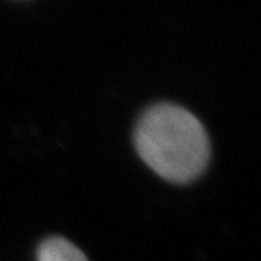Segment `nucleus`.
Listing matches in <instances>:
<instances>
[{
    "mask_svg": "<svg viewBox=\"0 0 261 261\" xmlns=\"http://www.w3.org/2000/svg\"><path fill=\"white\" fill-rule=\"evenodd\" d=\"M38 261H88L87 256L63 238H49L38 249Z\"/></svg>",
    "mask_w": 261,
    "mask_h": 261,
    "instance_id": "obj_2",
    "label": "nucleus"
},
{
    "mask_svg": "<svg viewBox=\"0 0 261 261\" xmlns=\"http://www.w3.org/2000/svg\"><path fill=\"white\" fill-rule=\"evenodd\" d=\"M140 158L172 182H189L203 173L210 161V139L189 110L175 104L148 109L136 127Z\"/></svg>",
    "mask_w": 261,
    "mask_h": 261,
    "instance_id": "obj_1",
    "label": "nucleus"
}]
</instances>
